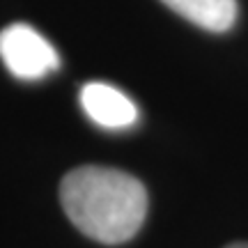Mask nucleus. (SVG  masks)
Wrapping results in <instances>:
<instances>
[{"label": "nucleus", "mask_w": 248, "mask_h": 248, "mask_svg": "<svg viewBox=\"0 0 248 248\" xmlns=\"http://www.w3.org/2000/svg\"><path fill=\"white\" fill-rule=\"evenodd\" d=\"M60 202L69 221L90 239L124 244L140 230L147 214V191L129 172L104 166H83L67 172Z\"/></svg>", "instance_id": "obj_1"}, {"label": "nucleus", "mask_w": 248, "mask_h": 248, "mask_svg": "<svg viewBox=\"0 0 248 248\" xmlns=\"http://www.w3.org/2000/svg\"><path fill=\"white\" fill-rule=\"evenodd\" d=\"M0 58L16 78L39 80L60 67V58L48 39L28 23H12L0 32Z\"/></svg>", "instance_id": "obj_2"}, {"label": "nucleus", "mask_w": 248, "mask_h": 248, "mask_svg": "<svg viewBox=\"0 0 248 248\" xmlns=\"http://www.w3.org/2000/svg\"><path fill=\"white\" fill-rule=\"evenodd\" d=\"M80 106L85 115L104 129H126L136 124L138 108L122 90L92 80L80 90Z\"/></svg>", "instance_id": "obj_3"}, {"label": "nucleus", "mask_w": 248, "mask_h": 248, "mask_svg": "<svg viewBox=\"0 0 248 248\" xmlns=\"http://www.w3.org/2000/svg\"><path fill=\"white\" fill-rule=\"evenodd\" d=\"M186 21L209 32H225L237 21V0H161Z\"/></svg>", "instance_id": "obj_4"}, {"label": "nucleus", "mask_w": 248, "mask_h": 248, "mask_svg": "<svg viewBox=\"0 0 248 248\" xmlns=\"http://www.w3.org/2000/svg\"><path fill=\"white\" fill-rule=\"evenodd\" d=\"M225 248H248V244H232V246H225Z\"/></svg>", "instance_id": "obj_5"}]
</instances>
